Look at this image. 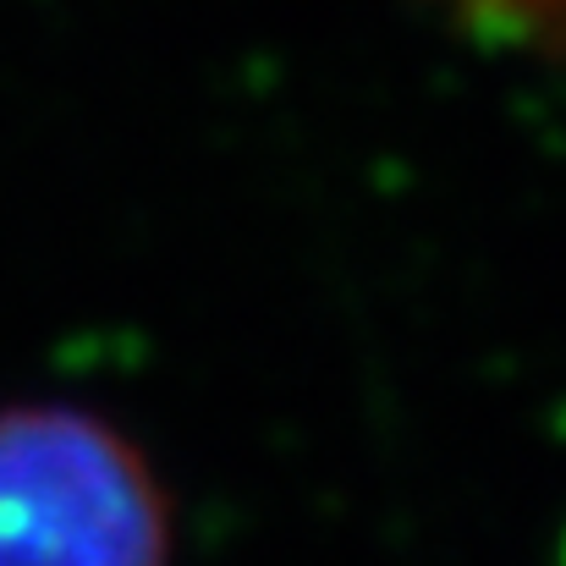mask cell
Listing matches in <instances>:
<instances>
[{
  "mask_svg": "<svg viewBox=\"0 0 566 566\" xmlns=\"http://www.w3.org/2000/svg\"><path fill=\"white\" fill-rule=\"evenodd\" d=\"M171 523L144 457L83 407L0 412V566H166Z\"/></svg>",
  "mask_w": 566,
  "mask_h": 566,
  "instance_id": "1",
  "label": "cell"
},
{
  "mask_svg": "<svg viewBox=\"0 0 566 566\" xmlns=\"http://www.w3.org/2000/svg\"><path fill=\"white\" fill-rule=\"evenodd\" d=\"M473 17L517 33V39H534V44H551L566 50V0H462Z\"/></svg>",
  "mask_w": 566,
  "mask_h": 566,
  "instance_id": "2",
  "label": "cell"
}]
</instances>
